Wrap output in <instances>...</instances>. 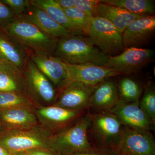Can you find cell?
Masks as SVG:
<instances>
[{
    "instance_id": "obj_1",
    "label": "cell",
    "mask_w": 155,
    "mask_h": 155,
    "mask_svg": "<svg viewBox=\"0 0 155 155\" xmlns=\"http://www.w3.org/2000/svg\"><path fill=\"white\" fill-rule=\"evenodd\" d=\"M11 38L27 53L52 55L59 38L48 35L23 17L0 30Z\"/></svg>"
},
{
    "instance_id": "obj_2",
    "label": "cell",
    "mask_w": 155,
    "mask_h": 155,
    "mask_svg": "<svg viewBox=\"0 0 155 155\" xmlns=\"http://www.w3.org/2000/svg\"><path fill=\"white\" fill-rule=\"evenodd\" d=\"M52 56L71 65L91 64L104 66L108 58L87 36L75 34L59 38Z\"/></svg>"
},
{
    "instance_id": "obj_3",
    "label": "cell",
    "mask_w": 155,
    "mask_h": 155,
    "mask_svg": "<svg viewBox=\"0 0 155 155\" xmlns=\"http://www.w3.org/2000/svg\"><path fill=\"white\" fill-rule=\"evenodd\" d=\"M91 122L89 114L75 123L53 134L49 141V149L56 155H75L94 149L88 139Z\"/></svg>"
},
{
    "instance_id": "obj_4",
    "label": "cell",
    "mask_w": 155,
    "mask_h": 155,
    "mask_svg": "<svg viewBox=\"0 0 155 155\" xmlns=\"http://www.w3.org/2000/svg\"><path fill=\"white\" fill-rule=\"evenodd\" d=\"M52 134L40 124L29 129L7 131L0 137V147L11 155L33 149H49V141Z\"/></svg>"
},
{
    "instance_id": "obj_5",
    "label": "cell",
    "mask_w": 155,
    "mask_h": 155,
    "mask_svg": "<svg viewBox=\"0 0 155 155\" xmlns=\"http://www.w3.org/2000/svg\"><path fill=\"white\" fill-rule=\"evenodd\" d=\"M122 35L107 19L97 16L92 18L87 36L105 54L113 57L125 50Z\"/></svg>"
},
{
    "instance_id": "obj_6",
    "label": "cell",
    "mask_w": 155,
    "mask_h": 155,
    "mask_svg": "<svg viewBox=\"0 0 155 155\" xmlns=\"http://www.w3.org/2000/svg\"><path fill=\"white\" fill-rule=\"evenodd\" d=\"M23 74L28 96L37 107L53 105L58 96L57 90L30 58Z\"/></svg>"
},
{
    "instance_id": "obj_7",
    "label": "cell",
    "mask_w": 155,
    "mask_h": 155,
    "mask_svg": "<svg viewBox=\"0 0 155 155\" xmlns=\"http://www.w3.org/2000/svg\"><path fill=\"white\" fill-rule=\"evenodd\" d=\"M116 155H155V142L150 131L123 127L112 148Z\"/></svg>"
},
{
    "instance_id": "obj_8",
    "label": "cell",
    "mask_w": 155,
    "mask_h": 155,
    "mask_svg": "<svg viewBox=\"0 0 155 155\" xmlns=\"http://www.w3.org/2000/svg\"><path fill=\"white\" fill-rule=\"evenodd\" d=\"M153 50L132 47L125 48L119 55L108 57L104 67L120 72L122 75H130L142 70L152 61Z\"/></svg>"
},
{
    "instance_id": "obj_9",
    "label": "cell",
    "mask_w": 155,
    "mask_h": 155,
    "mask_svg": "<svg viewBox=\"0 0 155 155\" xmlns=\"http://www.w3.org/2000/svg\"><path fill=\"white\" fill-rule=\"evenodd\" d=\"M92 132L101 144L112 148L122 132L123 124L110 111H102L90 114Z\"/></svg>"
},
{
    "instance_id": "obj_10",
    "label": "cell",
    "mask_w": 155,
    "mask_h": 155,
    "mask_svg": "<svg viewBox=\"0 0 155 155\" xmlns=\"http://www.w3.org/2000/svg\"><path fill=\"white\" fill-rule=\"evenodd\" d=\"M84 110H70L54 105L37 107L35 113L39 123L53 134L71 125Z\"/></svg>"
},
{
    "instance_id": "obj_11",
    "label": "cell",
    "mask_w": 155,
    "mask_h": 155,
    "mask_svg": "<svg viewBox=\"0 0 155 155\" xmlns=\"http://www.w3.org/2000/svg\"><path fill=\"white\" fill-rule=\"evenodd\" d=\"M98 85H88L78 81L71 82L59 92L53 105L68 110H84Z\"/></svg>"
},
{
    "instance_id": "obj_12",
    "label": "cell",
    "mask_w": 155,
    "mask_h": 155,
    "mask_svg": "<svg viewBox=\"0 0 155 155\" xmlns=\"http://www.w3.org/2000/svg\"><path fill=\"white\" fill-rule=\"evenodd\" d=\"M63 63L68 73L69 84L73 81H78L88 85H97L108 78L122 75L120 72L104 66Z\"/></svg>"
},
{
    "instance_id": "obj_13",
    "label": "cell",
    "mask_w": 155,
    "mask_h": 155,
    "mask_svg": "<svg viewBox=\"0 0 155 155\" xmlns=\"http://www.w3.org/2000/svg\"><path fill=\"white\" fill-rule=\"evenodd\" d=\"M29 57L59 92L68 86V73L62 61L52 55L44 54H31Z\"/></svg>"
},
{
    "instance_id": "obj_14",
    "label": "cell",
    "mask_w": 155,
    "mask_h": 155,
    "mask_svg": "<svg viewBox=\"0 0 155 155\" xmlns=\"http://www.w3.org/2000/svg\"><path fill=\"white\" fill-rule=\"evenodd\" d=\"M139 101L127 103L119 100L109 111L115 115L125 126L149 131L153 124L140 107Z\"/></svg>"
},
{
    "instance_id": "obj_15",
    "label": "cell",
    "mask_w": 155,
    "mask_h": 155,
    "mask_svg": "<svg viewBox=\"0 0 155 155\" xmlns=\"http://www.w3.org/2000/svg\"><path fill=\"white\" fill-rule=\"evenodd\" d=\"M155 31L154 15L142 17L128 25L122 35L124 48L138 47L146 44Z\"/></svg>"
},
{
    "instance_id": "obj_16",
    "label": "cell",
    "mask_w": 155,
    "mask_h": 155,
    "mask_svg": "<svg viewBox=\"0 0 155 155\" xmlns=\"http://www.w3.org/2000/svg\"><path fill=\"white\" fill-rule=\"evenodd\" d=\"M36 108L17 107L0 110V122L7 131L29 129L39 124Z\"/></svg>"
},
{
    "instance_id": "obj_17",
    "label": "cell",
    "mask_w": 155,
    "mask_h": 155,
    "mask_svg": "<svg viewBox=\"0 0 155 155\" xmlns=\"http://www.w3.org/2000/svg\"><path fill=\"white\" fill-rule=\"evenodd\" d=\"M119 100L117 83L107 79L97 86L91 95L88 107L98 111H109Z\"/></svg>"
},
{
    "instance_id": "obj_18",
    "label": "cell",
    "mask_w": 155,
    "mask_h": 155,
    "mask_svg": "<svg viewBox=\"0 0 155 155\" xmlns=\"http://www.w3.org/2000/svg\"><path fill=\"white\" fill-rule=\"evenodd\" d=\"M24 17L48 35L60 38L72 34L53 20L44 11L30 4Z\"/></svg>"
},
{
    "instance_id": "obj_19",
    "label": "cell",
    "mask_w": 155,
    "mask_h": 155,
    "mask_svg": "<svg viewBox=\"0 0 155 155\" xmlns=\"http://www.w3.org/2000/svg\"><path fill=\"white\" fill-rule=\"evenodd\" d=\"M97 16L107 19L122 34L131 22L144 17L134 14L120 7L101 2L100 1L97 7Z\"/></svg>"
},
{
    "instance_id": "obj_20",
    "label": "cell",
    "mask_w": 155,
    "mask_h": 155,
    "mask_svg": "<svg viewBox=\"0 0 155 155\" xmlns=\"http://www.w3.org/2000/svg\"><path fill=\"white\" fill-rule=\"evenodd\" d=\"M0 57L5 62L23 72L28 60L27 53L11 38L0 30Z\"/></svg>"
},
{
    "instance_id": "obj_21",
    "label": "cell",
    "mask_w": 155,
    "mask_h": 155,
    "mask_svg": "<svg viewBox=\"0 0 155 155\" xmlns=\"http://www.w3.org/2000/svg\"><path fill=\"white\" fill-rule=\"evenodd\" d=\"M11 92L28 95L23 72L4 62L0 66V92Z\"/></svg>"
},
{
    "instance_id": "obj_22",
    "label": "cell",
    "mask_w": 155,
    "mask_h": 155,
    "mask_svg": "<svg viewBox=\"0 0 155 155\" xmlns=\"http://www.w3.org/2000/svg\"><path fill=\"white\" fill-rule=\"evenodd\" d=\"M30 3L44 11L53 20L71 33L81 34L70 22L64 10L54 0H30Z\"/></svg>"
},
{
    "instance_id": "obj_23",
    "label": "cell",
    "mask_w": 155,
    "mask_h": 155,
    "mask_svg": "<svg viewBox=\"0 0 155 155\" xmlns=\"http://www.w3.org/2000/svg\"><path fill=\"white\" fill-rule=\"evenodd\" d=\"M106 3L127 10L130 13L142 16L153 15L154 1L151 0H101Z\"/></svg>"
},
{
    "instance_id": "obj_24",
    "label": "cell",
    "mask_w": 155,
    "mask_h": 155,
    "mask_svg": "<svg viewBox=\"0 0 155 155\" xmlns=\"http://www.w3.org/2000/svg\"><path fill=\"white\" fill-rule=\"evenodd\" d=\"M119 100L127 103L140 101L142 88L139 84L130 77L122 78L117 83Z\"/></svg>"
},
{
    "instance_id": "obj_25",
    "label": "cell",
    "mask_w": 155,
    "mask_h": 155,
    "mask_svg": "<svg viewBox=\"0 0 155 155\" xmlns=\"http://www.w3.org/2000/svg\"><path fill=\"white\" fill-rule=\"evenodd\" d=\"M17 107H38L28 95L11 92H0V110Z\"/></svg>"
},
{
    "instance_id": "obj_26",
    "label": "cell",
    "mask_w": 155,
    "mask_h": 155,
    "mask_svg": "<svg viewBox=\"0 0 155 155\" xmlns=\"http://www.w3.org/2000/svg\"><path fill=\"white\" fill-rule=\"evenodd\" d=\"M64 11L78 31L81 34L87 36L90 27L91 17L75 7Z\"/></svg>"
},
{
    "instance_id": "obj_27",
    "label": "cell",
    "mask_w": 155,
    "mask_h": 155,
    "mask_svg": "<svg viewBox=\"0 0 155 155\" xmlns=\"http://www.w3.org/2000/svg\"><path fill=\"white\" fill-rule=\"evenodd\" d=\"M139 106L153 124L155 123V89L154 85L149 82L145 88L144 94Z\"/></svg>"
},
{
    "instance_id": "obj_28",
    "label": "cell",
    "mask_w": 155,
    "mask_h": 155,
    "mask_svg": "<svg viewBox=\"0 0 155 155\" xmlns=\"http://www.w3.org/2000/svg\"><path fill=\"white\" fill-rule=\"evenodd\" d=\"M75 7L91 18L97 17L98 0H74Z\"/></svg>"
},
{
    "instance_id": "obj_29",
    "label": "cell",
    "mask_w": 155,
    "mask_h": 155,
    "mask_svg": "<svg viewBox=\"0 0 155 155\" xmlns=\"http://www.w3.org/2000/svg\"><path fill=\"white\" fill-rule=\"evenodd\" d=\"M2 1L10 8L17 18L23 16L30 5V0H2Z\"/></svg>"
},
{
    "instance_id": "obj_30",
    "label": "cell",
    "mask_w": 155,
    "mask_h": 155,
    "mask_svg": "<svg viewBox=\"0 0 155 155\" xmlns=\"http://www.w3.org/2000/svg\"><path fill=\"white\" fill-rule=\"evenodd\" d=\"M17 18L10 8L2 0L0 1V30L14 22Z\"/></svg>"
},
{
    "instance_id": "obj_31",
    "label": "cell",
    "mask_w": 155,
    "mask_h": 155,
    "mask_svg": "<svg viewBox=\"0 0 155 155\" xmlns=\"http://www.w3.org/2000/svg\"><path fill=\"white\" fill-rule=\"evenodd\" d=\"M26 152L29 155H56L49 149L44 148L33 149L27 151Z\"/></svg>"
},
{
    "instance_id": "obj_32",
    "label": "cell",
    "mask_w": 155,
    "mask_h": 155,
    "mask_svg": "<svg viewBox=\"0 0 155 155\" xmlns=\"http://www.w3.org/2000/svg\"><path fill=\"white\" fill-rule=\"evenodd\" d=\"M64 10L75 7L74 0H54Z\"/></svg>"
},
{
    "instance_id": "obj_33",
    "label": "cell",
    "mask_w": 155,
    "mask_h": 155,
    "mask_svg": "<svg viewBox=\"0 0 155 155\" xmlns=\"http://www.w3.org/2000/svg\"><path fill=\"white\" fill-rule=\"evenodd\" d=\"M105 153L101 151H99L96 149L87 152L78 153L75 155H106Z\"/></svg>"
},
{
    "instance_id": "obj_34",
    "label": "cell",
    "mask_w": 155,
    "mask_h": 155,
    "mask_svg": "<svg viewBox=\"0 0 155 155\" xmlns=\"http://www.w3.org/2000/svg\"><path fill=\"white\" fill-rule=\"evenodd\" d=\"M0 155H12L4 148L0 147Z\"/></svg>"
},
{
    "instance_id": "obj_35",
    "label": "cell",
    "mask_w": 155,
    "mask_h": 155,
    "mask_svg": "<svg viewBox=\"0 0 155 155\" xmlns=\"http://www.w3.org/2000/svg\"><path fill=\"white\" fill-rule=\"evenodd\" d=\"M6 131H7V130L3 127L2 125L0 122V137L2 136L4 133H5Z\"/></svg>"
},
{
    "instance_id": "obj_36",
    "label": "cell",
    "mask_w": 155,
    "mask_h": 155,
    "mask_svg": "<svg viewBox=\"0 0 155 155\" xmlns=\"http://www.w3.org/2000/svg\"><path fill=\"white\" fill-rule=\"evenodd\" d=\"M12 155H29L26 152H19L15 153L13 154Z\"/></svg>"
},
{
    "instance_id": "obj_37",
    "label": "cell",
    "mask_w": 155,
    "mask_h": 155,
    "mask_svg": "<svg viewBox=\"0 0 155 155\" xmlns=\"http://www.w3.org/2000/svg\"><path fill=\"white\" fill-rule=\"evenodd\" d=\"M4 62H5L2 60V58L0 57V66H1V65H2Z\"/></svg>"
}]
</instances>
